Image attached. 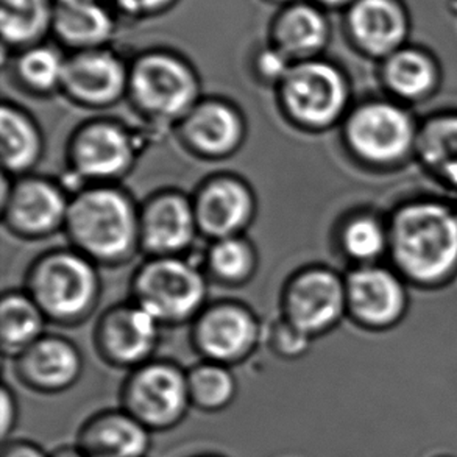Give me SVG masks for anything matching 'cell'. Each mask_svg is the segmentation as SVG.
<instances>
[{
    "label": "cell",
    "instance_id": "cb8c5ba5",
    "mask_svg": "<svg viewBox=\"0 0 457 457\" xmlns=\"http://www.w3.org/2000/svg\"><path fill=\"white\" fill-rule=\"evenodd\" d=\"M55 0H0L2 41L24 50L52 35Z\"/></svg>",
    "mask_w": 457,
    "mask_h": 457
},
{
    "label": "cell",
    "instance_id": "30bf717a",
    "mask_svg": "<svg viewBox=\"0 0 457 457\" xmlns=\"http://www.w3.org/2000/svg\"><path fill=\"white\" fill-rule=\"evenodd\" d=\"M287 317L302 333L334 327L346 311L345 281L329 270H311L294 281L287 292Z\"/></svg>",
    "mask_w": 457,
    "mask_h": 457
},
{
    "label": "cell",
    "instance_id": "8992f818",
    "mask_svg": "<svg viewBox=\"0 0 457 457\" xmlns=\"http://www.w3.org/2000/svg\"><path fill=\"white\" fill-rule=\"evenodd\" d=\"M189 404L187 377L170 364L145 365L125 386V412L150 431L179 425Z\"/></svg>",
    "mask_w": 457,
    "mask_h": 457
},
{
    "label": "cell",
    "instance_id": "603a6c76",
    "mask_svg": "<svg viewBox=\"0 0 457 457\" xmlns=\"http://www.w3.org/2000/svg\"><path fill=\"white\" fill-rule=\"evenodd\" d=\"M62 192L44 181H25L12 192L10 219L14 227L29 233L55 228L68 217Z\"/></svg>",
    "mask_w": 457,
    "mask_h": 457
},
{
    "label": "cell",
    "instance_id": "7402d4cb",
    "mask_svg": "<svg viewBox=\"0 0 457 457\" xmlns=\"http://www.w3.org/2000/svg\"><path fill=\"white\" fill-rule=\"evenodd\" d=\"M195 216L185 198L167 195L150 204L143 219L145 247L156 253L185 248L194 236Z\"/></svg>",
    "mask_w": 457,
    "mask_h": 457
},
{
    "label": "cell",
    "instance_id": "5bb4252c",
    "mask_svg": "<svg viewBox=\"0 0 457 457\" xmlns=\"http://www.w3.org/2000/svg\"><path fill=\"white\" fill-rule=\"evenodd\" d=\"M110 0H58L52 35L75 52L106 47L118 30Z\"/></svg>",
    "mask_w": 457,
    "mask_h": 457
},
{
    "label": "cell",
    "instance_id": "2e32d148",
    "mask_svg": "<svg viewBox=\"0 0 457 457\" xmlns=\"http://www.w3.org/2000/svg\"><path fill=\"white\" fill-rule=\"evenodd\" d=\"M384 87L396 102L414 105L431 99L440 87L437 62L425 50L402 47L384 60Z\"/></svg>",
    "mask_w": 457,
    "mask_h": 457
},
{
    "label": "cell",
    "instance_id": "7c38bea8",
    "mask_svg": "<svg viewBox=\"0 0 457 457\" xmlns=\"http://www.w3.org/2000/svg\"><path fill=\"white\" fill-rule=\"evenodd\" d=\"M130 81V71L112 50H79L66 60L62 87L74 99L105 105L120 97Z\"/></svg>",
    "mask_w": 457,
    "mask_h": 457
},
{
    "label": "cell",
    "instance_id": "4dcf8cb0",
    "mask_svg": "<svg viewBox=\"0 0 457 457\" xmlns=\"http://www.w3.org/2000/svg\"><path fill=\"white\" fill-rule=\"evenodd\" d=\"M43 327L37 304L19 295L6 297L0 309V329L4 344L10 348H22L35 344Z\"/></svg>",
    "mask_w": 457,
    "mask_h": 457
},
{
    "label": "cell",
    "instance_id": "83f0119b",
    "mask_svg": "<svg viewBox=\"0 0 457 457\" xmlns=\"http://www.w3.org/2000/svg\"><path fill=\"white\" fill-rule=\"evenodd\" d=\"M342 247L359 266L379 264L389 254V227L373 214H359L342 229Z\"/></svg>",
    "mask_w": 457,
    "mask_h": 457
},
{
    "label": "cell",
    "instance_id": "44dd1931",
    "mask_svg": "<svg viewBox=\"0 0 457 457\" xmlns=\"http://www.w3.org/2000/svg\"><path fill=\"white\" fill-rule=\"evenodd\" d=\"M156 321L141 306L112 312L102 328V345L112 362L137 364L147 358L156 340Z\"/></svg>",
    "mask_w": 457,
    "mask_h": 457
},
{
    "label": "cell",
    "instance_id": "9a60e30c",
    "mask_svg": "<svg viewBox=\"0 0 457 457\" xmlns=\"http://www.w3.org/2000/svg\"><path fill=\"white\" fill-rule=\"evenodd\" d=\"M87 457H144L150 448V429L125 411L94 415L79 434Z\"/></svg>",
    "mask_w": 457,
    "mask_h": 457
},
{
    "label": "cell",
    "instance_id": "ab89813d",
    "mask_svg": "<svg viewBox=\"0 0 457 457\" xmlns=\"http://www.w3.org/2000/svg\"><path fill=\"white\" fill-rule=\"evenodd\" d=\"M261 2H264V4H267V5L281 8V6L291 5V4L297 2V0H261Z\"/></svg>",
    "mask_w": 457,
    "mask_h": 457
},
{
    "label": "cell",
    "instance_id": "d4e9b609",
    "mask_svg": "<svg viewBox=\"0 0 457 457\" xmlns=\"http://www.w3.org/2000/svg\"><path fill=\"white\" fill-rule=\"evenodd\" d=\"M415 156L433 177L457 191V112H440L420 125Z\"/></svg>",
    "mask_w": 457,
    "mask_h": 457
},
{
    "label": "cell",
    "instance_id": "ac0fdd59",
    "mask_svg": "<svg viewBox=\"0 0 457 457\" xmlns=\"http://www.w3.org/2000/svg\"><path fill=\"white\" fill-rule=\"evenodd\" d=\"M256 340V323L244 309L223 306L204 315L198 325L200 350L217 362L247 354Z\"/></svg>",
    "mask_w": 457,
    "mask_h": 457
},
{
    "label": "cell",
    "instance_id": "d590c367",
    "mask_svg": "<svg viewBox=\"0 0 457 457\" xmlns=\"http://www.w3.org/2000/svg\"><path fill=\"white\" fill-rule=\"evenodd\" d=\"M2 437L6 439L16 425V403L10 390L4 387L2 390Z\"/></svg>",
    "mask_w": 457,
    "mask_h": 457
},
{
    "label": "cell",
    "instance_id": "836d02e7",
    "mask_svg": "<svg viewBox=\"0 0 457 457\" xmlns=\"http://www.w3.org/2000/svg\"><path fill=\"white\" fill-rule=\"evenodd\" d=\"M292 64L294 62L283 52L273 47L272 44H269L266 49L261 50L256 56L258 72L269 80L283 81Z\"/></svg>",
    "mask_w": 457,
    "mask_h": 457
},
{
    "label": "cell",
    "instance_id": "9c48e42d",
    "mask_svg": "<svg viewBox=\"0 0 457 457\" xmlns=\"http://www.w3.org/2000/svg\"><path fill=\"white\" fill-rule=\"evenodd\" d=\"M137 297L141 308L154 319H183L197 311L204 297V278L181 261L152 262L137 277Z\"/></svg>",
    "mask_w": 457,
    "mask_h": 457
},
{
    "label": "cell",
    "instance_id": "4fadbf2b",
    "mask_svg": "<svg viewBox=\"0 0 457 457\" xmlns=\"http://www.w3.org/2000/svg\"><path fill=\"white\" fill-rule=\"evenodd\" d=\"M331 24L327 10L311 0L281 6L269 25V41L292 62L312 60L327 49Z\"/></svg>",
    "mask_w": 457,
    "mask_h": 457
},
{
    "label": "cell",
    "instance_id": "e0dca14e",
    "mask_svg": "<svg viewBox=\"0 0 457 457\" xmlns=\"http://www.w3.org/2000/svg\"><path fill=\"white\" fill-rule=\"evenodd\" d=\"M80 370L79 353L62 339L37 340L25 350L19 362L21 378L39 392L68 389Z\"/></svg>",
    "mask_w": 457,
    "mask_h": 457
},
{
    "label": "cell",
    "instance_id": "ba28073f",
    "mask_svg": "<svg viewBox=\"0 0 457 457\" xmlns=\"http://www.w3.org/2000/svg\"><path fill=\"white\" fill-rule=\"evenodd\" d=\"M33 295L54 317H75L87 311L97 291L93 267L72 253L50 256L33 275Z\"/></svg>",
    "mask_w": 457,
    "mask_h": 457
},
{
    "label": "cell",
    "instance_id": "1f68e13d",
    "mask_svg": "<svg viewBox=\"0 0 457 457\" xmlns=\"http://www.w3.org/2000/svg\"><path fill=\"white\" fill-rule=\"evenodd\" d=\"M211 267L222 278H244L253 267L252 248L236 237L220 239L211 250Z\"/></svg>",
    "mask_w": 457,
    "mask_h": 457
},
{
    "label": "cell",
    "instance_id": "3957f363",
    "mask_svg": "<svg viewBox=\"0 0 457 457\" xmlns=\"http://www.w3.org/2000/svg\"><path fill=\"white\" fill-rule=\"evenodd\" d=\"M69 231L87 253L116 258L130 250L137 223L129 200L116 191L96 189L81 194L69 206Z\"/></svg>",
    "mask_w": 457,
    "mask_h": 457
},
{
    "label": "cell",
    "instance_id": "277c9868",
    "mask_svg": "<svg viewBox=\"0 0 457 457\" xmlns=\"http://www.w3.org/2000/svg\"><path fill=\"white\" fill-rule=\"evenodd\" d=\"M281 87L289 112L311 129L336 124L350 100L345 75L333 62L319 58L294 62Z\"/></svg>",
    "mask_w": 457,
    "mask_h": 457
},
{
    "label": "cell",
    "instance_id": "d6986e66",
    "mask_svg": "<svg viewBox=\"0 0 457 457\" xmlns=\"http://www.w3.org/2000/svg\"><path fill=\"white\" fill-rule=\"evenodd\" d=\"M130 137L116 125L97 124L80 133L74 145V161L83 175L94 179L114 177L130 164Z\"/></svg>",
    "mask_w": 457,
    "mask_h": 457
},
{
    "label": "cell",
    "instance_id": "d6a6232c",
    "mask_svg": "<svg viewBox=\"0 0 457 457\" xmlns=\"http://www.w3.org/2000/svg\"><path fill=\"white\" fill-rule=\"evenodd\" d=\"M119 16L129 19H152L162 16L177 6L179 0H110Z\"/></svg>",
    "mask_w": 457,
    "mask_h": 457
},
{
    "label": "cell",
    "instance_id": "6da1fadb",
    "mask_svg": "<svg viewBox=\"0 0 457 457\" xmlns=\"http://www.w3.org/2000/svg\"><path fill=\"white\" fill-rule=\"evenodd\" d=\"M392 267L406 283L436 289L457 275V208L437 198H417L389 220Z\"/></svg>",
    "mask_w": 457,
    "mask_h": 457
},
{
    "label": "cell",
    "instance_id": "f35d334b",
    "mask_svg": "<svg viewBox=\"0 0 457 457\" xmlns=\"http://www.w3.org/2000/svg\"><path fill=\"white\" fill-rule=\"evenodd\" d=\"M54 457H87L79 448H72V450H62V452L56 453Z\"/></svg>",
    "mask_w": 457,
    "mask_h": 457
},
{
    "label": "cell",
    "instance_id": "f546056e",
    "mask_svg": "<svg viewBox=\"0 0 457 457\" xmlns=\"http://www.w3.org/2000/svg\"><path fill=\"white\" fill-rule=\"evenodd\" d=\"M66 60L60 49L50 44H37L21 52L16 68L18 74L29 87L39 91H50L62 87Z\"/></svg>",
    "mask_w": 457,
    "mask_h": 457
},
{
    "label": "cell",
    "instance_id": "5b68a950",
    "mask_svg": "<svg viewBox=\"0 0 457 457\" xmlns=\"http://www.w3.org/2000/svg\"><path fill=\"white\" fill-rule=\"evenodd\" d=\"M129 87L144 110L160 116H179L191 108L198 83L183 58L167 50H150L133 62Z\"/></svg>",
    "mask_w": 457,
    "mask_h": 457
},
{
    "label": "cell",
    "instance_id": "8d00e7d4",
    "mask_svg": "<svg viewBox=\"0 0 457 457\" xmlns=\"http://www.w3.org/2000/svg\"><path fill=\"white\" fill-rule=\"evenodd\" d=\"M2 457H50L46 453L37 448V446L24 444V442H16L10 444L4 448Z\"/></svg>",
    "mask_w": 457,
    "mask_h": 457
},
{
    "label": "cell",
    "instance_id": "e575fe53",
    "mask_svg": "<svg viewBox=\"0 0 457 457\" xmlns=\"http://www.w3.org/2000/svg\"><path fill=\"white\" fill-rule=\"evenodd\" d=\"M279 352L286 354H298L308 344V336L292 327L291 323L278 336Z\"/></svg>",
    "mask_w": 457,
    "mask_h": 457
},
{
    "label": "cell",
    "instance_id": "52a82bcc",
    "mask_svg": "<svg viewBox=\"0 0 457 457\" xmlns=\"http://www.w3.org/2000/svg\"><path fill=\"white\" fill-rule=\"evenodd\" d=\"M408 283L392 267L359 266L345 279L346 309L361 327L384 331L396 327L409 309Z\"/></svg>",
    "mask_w": 457,
    "mask_h": 457
},
{
    "label": "cell",
    "instance_id": "8fae6325",
    "mask_svg": "<svg viewBox=\"0 0 457 457\" xmlns=\"http://www.w3.org/2000/svg\"><path fill=\"white\" fill-rule=\"evenodd\" d=\"M345 30L362 54L386 60L404 47L408 19L395 0H356L346 8Z\"/></svg>",
    "mask_w": 457,
    "mask_h": 457
},
{
    "label": "cell",
    "instance_id": "484cf974",
    "mask_svg": "<svg viewBox=\"0 0 457 457\" xmlns=\"http://www.w3.org/2000/svg\"><path fill=\"white\" fill-rule=\"evenodd\" d=\"M186 135L204 154H228L241 141V119L228 106L210 102L191 112L186 122Z\"/></svg>",
    "mask_w": 457,
    "mask_h": 457
},
{
    "label": "cell",
    "instance_id": "f1b7e54d",
    "mask_svg": "<svg viewBox=\"0 0 457 457\" xmlns=\"http://www.w3.org/2000/svg\"><path fill=\"white\" fill-rule=\"evenodd\" d=\"M191 404L204 411H220L233 402L235 378L220 364L195 367L187 375Z\"/></svg>",
    "mask_w": 457,
    "mask_h": 457
},
{
    "label": "cell",
    "instance_id": "4316f807",
    "mask_svg": "<svg viewBox=\"0 0 457 457\" xmlns=\"http://www.w3.org/2000/svg\"><path fill=\"white\" fill-rule=\"evenodd\" d=\"M0 135L2 158L10 170H24L37 160L41 139L35 125L22 112L4 106L0 112Z\"/></svg>",
    "mask_w": 457,
    "mask_h": 457
},
{
    "label": "cell",
    "instance_id": "ffe728a7",
    "mask_svg": "<svg viewBox=\"0 0 457 457\" xmlns=\"http://www.w3.org/2000/svg\"><path fill=\"white\" fill-rule=\"evenodd\" d=\"M252 208L253 200L245 186L235 179H217L200 194L195 219L206 233L225 239L248 222Z\"/></svg>",
    "mask_w": 457,
    "mask_h": 457
},
{
    "label": "cell",
    "instance_id": "7a4b0ae2",
    "mask_svg": "<svg viewBox=\"0 0 457 457\" xmlns=\"http://www.w3.org/2000/svg\"><path fill=\"white\" fill-rule=\"evenodd\" d=\"M420 125L408 105L394 99L369 100L345 122V141L367 166L395 169L415 156Z\"/></svg>",
    "mask_w": 457,
    "mask_h": 457
},
{
    "label": "cell",
    "instance_id": "74e56055",
    "mask_svg": "<svg viewBox=\"0 0 457 457\" xmlns=\"http://www.w3.org/2000/svg\"><path fill=\"white\" fill-rule=\"evenodd\" d=\"M317 5L325 8V10H339V8H348V6L354 4L356 0H311Z\"/></svg>",
    "mask_w": 457,
    "mask_h": 457
}]
</instances>
